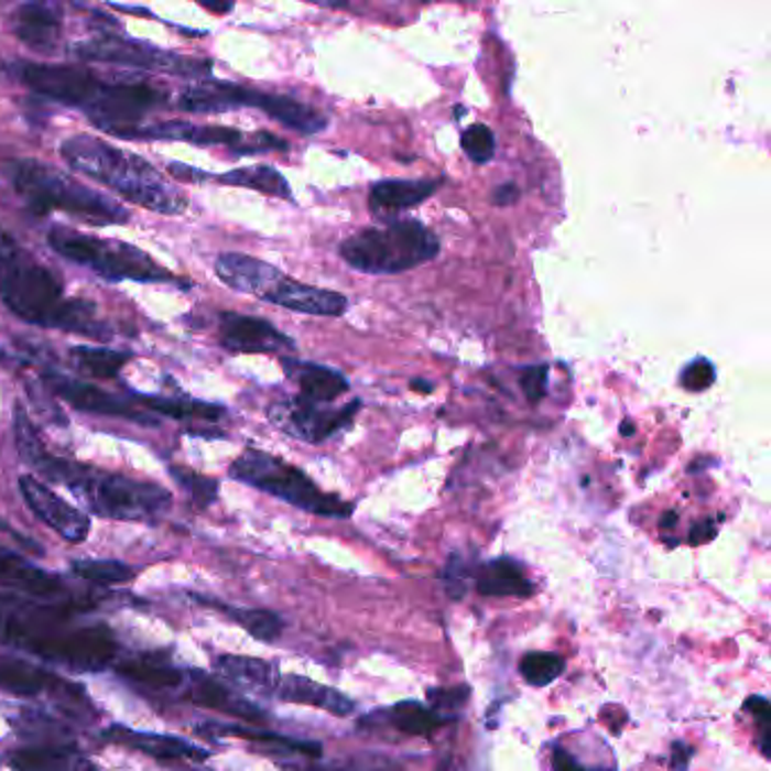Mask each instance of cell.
<instances>
[{
    "label": "cell",
    "instance_id": "obj_46",
    "mask_svg": "<svg viewBox=\"0 0 771 771\" xmlns=\"http://www.w3.org/2000/svg\"><path fill=\"white\" fill-rule=\"evenodd\" d=\"M745 710L747 713H753V717L760 721V728H762V753L769 756V719H771V704L756 695V697H749L745 702Z\"/></svg>",
    "mask_w": 771,
    "mask_h": 771
},
{
    "label": "cell",
    "instance_id": "obj_24",
    "mask_svg": "<svg viewBox=\"0 0 771 771\" xmlns=\"http://www.w3.org/2000/svg\"><path fill=\"white\" fill-rule=\"evenodd\" d=\"M14 34L36 53H53L62 36V17L53 6L28 3L12 17Z\"/></svg>",
    "mask_w": 771,
    "mask_h": 771
},
{
    "label": "cell",
    "instance_id": "obj_33",
    "mask_svg": "<svg viewBox=\"0 0 771 771\" xmlns=\"http://www.w3.org/2000/svg\"><path fill=\"white\" fill-rule=\"evenodd\" d=\"M137 401L152 410L154 414L177 419V421H220L227 410L218 403H204L195 399H173V397H154V394H137Z\"/></svg>",
    "mask_w": 771,
    "mask_h": 771
},
{
    "label": "cell",
    "instance_id": "obj_43",
    "mask_svg": "<svg viewBox=\"0 0 771 771\" xmlns=\"http://www.w3.org/2000/svg\"><path fill=\"white\" fill-rule=\"evenodd\" d=\"M715 378H717L715 365L708 362L706 358H697L681 371L678 382H681V388L688 390V392H706L708 388H713Z\"/></svg>",
    "mask_w": 771,
    "mask_h": 771
},
{
    "label": "cell",
    "instance_id": "obj_55",
    "mask_svg": "<svg viewBox=\"0 0 771 771\" xmlns=\"http://www.w3.org/2000/svg\"><path fill=\"white\" fill-rule=\"evenodd\" d=\"M633 431H636V427H633V423H629V421H625V423L620 425V433H622L625 437H631Z\"/></svg>",
    "mask_w": 771,
    "mask_h": 771
},
{
    "label": "cell",
    "instance_id": "obj_14",
    "mask_svg": "<svg viewBox=\"0 0 771 771\" xmlns=\"http://www.w3.org/2000/svg\"><path fill=\"white\" fill-rule=\"evenodd\" d=\"M116 654L118 642L111 629L105 625H89L68 629L57 640L46 661L62 663L70 670L100 672L116 661Z\"/></svg>",
    "mask_w": 771,
    "mask_h": 771
},
{
    "label": "cell",
    "instance_id": "obj_6",
    "mask_svg": "<svg viewBox=\"0 0 771 771\" xmlns=\"http://www.w3.org/2000/svg\"><path fill=\"white\" fill-rule=\"evenodd\" d=\"M439 249L442 242L433 229L416 220H394L349 236L339 245V256L365 274H401L435 261Z\"/></svg>",
    "mask_w": 771,
    "mask_h": 771
},
{
    "label": "cell",
    "instance_id": "obj_44",
    "mask_svg": "<svg viewBox=\"0 0 771 771\" xmlns=\"http://www.w3.org/2000/svg\"><path fill=\"white\" fill-rule=\"evenodd\" d=\"M521 388L530 403H539L547 392V367H528L521 373Z\"/></svg>",
    "mask_w": 771,
    "mask_h": 771
},
{
    "label": "cell",
    "instance_id": "obj_1",
    "mask_svg": "<svg viewBox=\"0 0 771 771\" xmlns=\"http://www.w3.org/2000/svg\"><path fill=\"white\" fill-rule=\"evenodd\" d=\"M10 77L36 96L64 107L79 109L100 132L122 139L130 130L141 127V120L167 105V94L141 79L109 82L94 70L70 64H6Z\"/></svg>",
    "mask_w": 771,
    "mask_h": 771
},
{
    "label": "cell",
    "instance_id": "obj_20",
    "mask_svg": "<svg viewBox=\"0 0 771 771\" xmlns=\"http://www.w3.org/2000/svg\"><path fill=\"white\" fill-rule=\"evenodd\" d=\"M216 276L236 292L265 298L268 292L283 279V272L261 259L247 253H220L216 261Z\"/></svg>",
    "mask_w": 771,
    "mask_h": 771
},
{
    "label": "cell",
    "instance_id": "obj_36",
    "mask_svg": "<svg viewBox=\"0 0 771 771\" xmlns=\"http://www.w3.org/2000/svg\"><path fill=\"white\" fill-rule=\"evenodd\" d=\"M390 721L408 736H431L444 719L416 702H401L390 708Z\"/></svg>",
    "mask_w": 771,
    "mask_h": 771
},
{
    "label": "cell",
    "instance_id": "obj_28",
    "mask_svg": "<svg viewBox=\"0 0 771 771\" xmlns=\"http://www.w3.org/2000/svg\"><path fill=\"white\" fill-rule=\"evenodd\" d=\"M59 688H66V685L44 667L21 659L0 656V691L17 697H39L48 691L57 693Z\"/></svg>",
    "mask_w": 771,
    "mask_h": 771
},
{
    "label": "cell",
    "instance_id": "obj_49",
    "mask_svg": "<svg viewBox=\"0 0 771 771\" xmlns=\"http://www.w3.org/2000/svg\"><path fill=\"white\" fill-rule=\"evenodd\" d=\"M695 751L691 747H685L683 742H674L672 747V771H688V764L693 760Z\"/></svg>",
    "mask_w": 771,
    "mask_h": 771
},
{
    "label": "cell",
    "instance_id": "obj_38",
    "mask_svg": "<svg viewBox=\"0 0 771 771\" xmlns=\"http://www.w3.org/2000/svg\"><path fill=\"white\" fill-rule=\"evenodd\" d=\"M283 771H401V767L392 760L384 758H349V760H335V762H298V760H285L279 762Z\"/></svg>",
    "mask_w": 771,
    "mask_h": 771
},
{
    "label": "cell",
    "instance_id": "obj_41",
    "mask_svg": "<svg viewBox=\"0 0 771 771\" xmlns=\"http://www.w3.org/2000/svg\"><path fill=\"white\" fill-rule=\"evenodd\" d=\"M170 476H173V480L188 493L191 502L197 509H206V507H210L213 502L218 500V493H220L218 480L206 478L202 474H195L193 468H184V466L170 468Z\"/></svg>",
    "mask_w": 771,
    "mask_h": 771
},
{
    "label": "cell",
    "instance_id": "obj_39",
    "mask_svg": "<svg viewBox=\"0 0 771 771\" xmlns=\"http://www.w3.org/2000/svg\"><path fill=\"white\" fill-rule=\"evenodd\" d=\"M70 571L87 579L91 584H100V586H111V584H124L134 577V568L127 566L122 562H113V560H79L70 564Z\"/></svg>",
    "mask_w": 771,
    "mask_h": 771
},
{
    "label": "cell",
    "instance_id": "obj_53",
    "mask_svg": "<svg viewBox=\"0 0 771 771\" xmlns=\"http://www.w3.org/2000/svg\"><path fill=\"white\" fill-rule=\"evenodd\" d=\"M202 8L208 10V12H216V14H225V12H231V10H234L231 3H229V6H208V3H202Z\"/></svg>",
    "mask_w": 771,
    "mask_h": 771
},
{
    "label": "cell",
    "instance_id": "obj_9",
    "mask_svg": "<svg viewBox=\"0 0 771 771\" xmlns=\"http://www.w3.org/2000/svg\"><path fill=\"white\" fill-rule=\"evenodd\" d=\"M229 476L238 482L261 489L274 498L290 502L296 509L326 519H349L354 504L339 496L324 493L302 468H296L265 450L249 448L229 468Z\"/></svg>",
    "mask_w": 771,
    "mask_h": 771
},
{
    "label": "cell",
    "instance_id": "obj_29",
    "mask_svg": "<svg viewBox=\"0 0 771 771\" xmlns=\"http://www.w3.org/2000/svg\"><path fill=\"white\" fill-rule=\"evenodd\" d=\"M476 586L489 597H530L534 593L523 566L507 556L482 564L476 573Z\"/></svg>",
    "mask_w": 771,
    "mask_h": 771
},
{
    "label": "cell",
    "instance_id": "obj_50",
    "mask_svg": "<svg viewBox=\"0 0 771 771\" xmlns=\"http://www.w3.org/2000/svg\"><path fill=\"white\" fill-rule=\"evenodd\" d=\"M715 534H717V525H715V521H702L699 525H695L693 528V532H691V543L693 545H702V543H708V541H713L715 539Z\"/></svg>",
    "mask_w": 771,
    "mask_h": 771
},
{
    "label": "cell",
    "instance_id": "obj_3",
    "mask_svg": "<svg viewBox=\"0 0 771 771\" xmlns=\"http://www.w3.org/2000/svg\"><path fill=\"white\" fill-rule=\"evenodd\" d=\"M0 302L28 324L109 339L96 304L68 298L62 279L6 231H0Z\"/></svg>",
    "mask_w": 771,
    "mask_h": 771
},
{
    "label": "cell",
    "instance_id": "obj_52",
    "mask_svg": "<svg viewBox=\"0 0 771 771\" xmlns=\"http://www.w3.org/2000/svg\"><path fill=\"white\" fill-rule=\"evenodd\" d=\"M412 390H416L421 394H427V392H433V384L431 382H421V378H419V380H412Z\"/></svg>",
    "mask_w": 771,
    "mask_h": 771
},
{
    "label": "cell",
    "instance_id": "obj_2",
    "mask_svg": "<svg viewBox=\"0 0 771 771\" xmlns=\"http://www.w3.org/2000/svg\"><path fill=\"white\" fill-rule=\"evenodd\" d=\"M14 439L19 457L41 478L64 485L89 511L113 521H152L173 507V493L156 482L127 478L109 470L51 455L25 410L14 405Z\"/></svg>",
    "mask_w": 771,
    "mask_h": 771
},
{
    "label": "cell",
    "instance_id": "obj_48",
    "mask_svg": "<svg viewBox=\"0 0 771 771\" xmlns=\"http://www.w3.org/2000/svg\"><path fill=\"white\" fill-rule=\"evenodd\" d=\"M552 771H588V769H584L568 751L554 749L552 751ZM590 771H616V769H590Z\"/></svg>",
    "mask_w": 771,
    "mask_h": 771
},
{
    "label": "cell",
    "instance_id": "obj_26",
    "mask_svg": "<svg viewBox=\"0 0 771 771\" xmlns=\"http://www.w3.org/2000/svg\"><path fill=\"white\" fill-rule=\"evenodd\" d=\"M0 586L17 588L30 597H57L64 593L59 577L36 568L23 556L0 550Z\"/></svg>",
    "mask_w": 771,
    "mask_h": 771
},
{
    "label": "cell",
    "instance_id": "obj_47",
    "mask_svg": "<svg viewBox=\"0 0 771 771\" xmlns=\"http://www.w3.org/2000/svg\"><path fill=\"white\" fill-rule=\"evenodd\" d=\"M464 564H459L457 556H453V560L448 562L446 566V573H444V579H446V590L459 599L464 593H466V573H464Z\"/></svg>",
    "mask_w": 771,
    "mask_h": 771
},
{
    "label": "cell",
    "instance_id": "obj_17",
    "mask_svg": "<svg viewBox=\"0 0 771 771\" xmlns=\"http://www.w3.org/2000/svg\"><path fill=\"white\" fill-rule=\"evenodd\" d=\"M220 345L231 354H292L294 339L263 317L220 313Z\"/></svg>",
    "mask_w": 771,
    "mask_h": 771
},
{
    "label": "cell",
    "instance_id": "obj_7",
    "mask_svg": "<svg viewBox=\"0 0 771 771\" xmlns=\"http://www.w3.org/2000/svg\"><path fill=\"white\" fill-rule=\"evenodd\" d=\"M238 107L259 109L272 120L290 127V130L308 137L319 134L328 127V116L313 105L283 94L249 89L234 82L204 79L199 84H191L180 96V109L188 113H222Z\"/></svg>",
    "mask_w": 771,
    "mask_h": 771
},
{
    "label": "cell",
    "instance_id": "obj_37",
    "mask_svg": "<svg viewBox=\"0 0 771 771\" xmlns=\"http://www.w3.org/2000/svg\"><path fill=\"white\" fill-rule=\"evenodd\" d=\"M216 607L222 609L231 620H236L253 638H259L263 642H274L283 631V620L268 609H236L227 605H216Z\"/></svg>",
    "mask_w": 771,
    "mask_h": 771
},
{
    "label": "cell",
    "instance_id": "obj_40",
    "mask_svg": "<svg viewBox=\"0 0 771 771\" xmlns=\"http://www.w3.org/2000/svg\"><path fill=\"white\" fill-rule=\"evenodd\" d=\"M521 674L530 685L545 688L566 672V661L554 652H530L521 661Z\"/></svg>",
    "mask_w": 771,
    "mask_h": 771
},
{
    "label": "cell",
    "instance_id": "obj_22",
    "mask_svg": "<svg viewBox=\"0 0 771 771\" xmlns=\"http://www.w3.org/2000/svg\"><path fill=\"white\" fill-rule=\"evenodd\" d=\"M100 738L105 742H111V745L143 751V753L159 758V760H206L208 758V751H204L202 747H197L184 738L134 731V728H127L120 724L105 728Z\"/></svg>",
    "mask_w": 771,
    "mask_h": 771
},
{
    "label": "cell",
    "instance_id": "obj_42",
    "mask_svg": "<svg viewBox=\"0 0 771 771\" xmlns=\"http://www.w3.org/2000/svg\"><path fill=\"white\" fill-rule=\"evenodd\" d=\"M461 150L474 163H489L496 154V137L487 124H470L461 134Z\"/></svg>",
    "mask_w": 771,
    "mask_h": 771
},
{
    "label": "cell",
    "instance_id": "obj_32",
    "mask_svg": "<svg viewBox=\"0 0 771 771\" xmlns=\"http://www.w3.org/2000/svg\"><path fill=\"white\" fill-rule=\"evenodd\" d=\"M204 180H216L218 184H225V186L251 188V191H259V193L270 195V197L285 199V202L294 199L287 180L272 165H247V167L229 170V173H225V175L204 173Z\"/></svg>",
    "mask_w": 771,
    "mask_h": 771
},
{
    "label": "cell",
    "instance_id": "obj_54",
    "mask_svg": "<svg viewBox=\"0 0 771 771\" xmlns=\"http://www.w3.org/2000/svg\"><path fill=\"white\" fill-rule=\"evenodd\" d=\"M674 523H676V513H674V511H667L665 517H663V521H661V525H663V528H674Z\"/></svg>",
    "mask_w": 771,
    "mask_h": 771
},
{
    "label": "cell",
    "instance_id": "obj_10",
    "mask_svg": "<svg viewBox=\"0 0 771 771\" xmlns=\"http://www.w3.org/2000/svg\"><path fill=\"white\" fill-rule=\"evenodd\" d=\"M73 605L41 602L36 597L0 593V645L44 659L55 642L73 629Z\"/></svg>",
    "mask_w": 771,
    "mask_h": 771
},
{
    "label": "cell",
    "instance_id": "obj_18",
    "mask_svg": "<svg viewBox=\"0 0 771 771\" xmlns=\"http://www.w3.org/2000/svg\"><path fill=\"white\" fill-rule=\"evenodd\" d=\"M263 302H270L292 313L313 315V317H341L349 311V298L345 294L298 283L294 279H287L285 274L268 292Z\"/></svg>",
    "mask_w": 771,
    "mask_h": 771
},
{
    "label": "cell",
    "instance_id": "obj_21",
    "mask_svg": "<svg viewBox=\"0 0 771 771\" xmlns=\"http://www.w3.org/2000/svg\"><path fill=\"white\" fill-rule=\"evenodd\" d=\"M188 678V699L195 706L216 710V713H225V715H236L249 721H265L268 715L265 710H261L256 704L247 702L245 697H240L238 693H234L227 683H222L220 678L210 676L206 672L199 670H191L186 672Z\"/></svg>",
    "mask_w": 771,
    "mask_h": 771
},
{
    "label": "cell",
    "instance_id": "obj_34",
    "mask_svg": "<svg viewBox=\"0 0 771 771\" xmlns=\"http://www.w3.org/2000/svg\"><path fill=\"white\" fill-rule=\"evenodd\" d=\"M116 672L120 676H124L127 681L145 685L150 691H170V688H180V685L186 681V672L170 665V663H161V661H150V659H134V661H124L116 667Z\"/></svg>",
    "mask_w": 771,
    "mask_h": 771
},
{
    "label": "cell",
    "instance_id": "obj_27",
    "mask_svg": "<svg viewBox=\"0 0 771 771\" xmlns=\"http://www.w3.org/2000/svg\"><path fill=\"white\" fill-rule=\"evenodd\" d=\"M216 670L234 685L249 693L259 695H274L276 685L281 681L279 667L270 661L263 659H251V656H234L225 654L216 661Z\"/></svg>",
    "mask_w": 771,
    "mask_h": 771
},
{
    "label": "cell",
    "instance_id": "obj_23",
    "mask_svg": "<svg viewBox=\"0 0 771 771\" xmlns=\"http://www.w3.org/2000/svg\"><path fill=\"white\" fill-rule=\"evenodd\" d=\"M281 365L285 376L296 382L298 397L311 403L328 405L351 390L347 376H341L330 367L292 358H281Z\"/></svg>",
    "mask_w": 771,
    "mask_h": 771
},
{
    "label": "cell",
    "instance_id": "obj_25",
    "mask_svg": "<svg viewBox=\"0 0 771 771\" xmlns=\"http://www.w3.org/2000/svg\"><path fill=\"white\" fill-rule=\"evenodd\" d=\"M276 695L283 702L322 708V710L337 715V717H347L356 710V704L347 695H341L339 691L328 688V685H322L313 678L296 676V674L281 676V681L276 685Z\"/></svg>",
    "mask_w": 771,
    "mask_h": 771
},
{
    "label": "cell",
    "instance_id": "obj_8",
    "mask_svg": "<svg viewBox=\"0 0 771 771\" xmlns=\"http://www.w3.org/2000/svg\"><path fill=\"white\" fill-rule=\"evenodd\" d=\"M48 245L62 259L89 268L107 281H139V283H180L150 253L120 240H102L68 227H53Z\"/></svg>",
    "mask_w": 771,
    "mask_h": 771
},
{
    "label": "cell",
    "instance_id": "obj_19",
    "mask_svg": "<svg viewBox=\"0 0 771 771\" xmlns=\"http://www.w3.org/2000/svg\"><path fill=\"white\" fill-rule=\"evenodd\" d=\"M444 180H384L369 191V210L380 222H392L401 213L431 199Z\"/></svg>",
    "mask_w": 771,
    "mask_h": 771
},
{
    "label": "cell",
    "instance_id": "obj_15",
    "mask_svg": "<svg viewBox=\"0 0 771 771\" xmlns=\"http://www.w3.org/2000/svg\"><path fill=\"white\" fill-rule=\"evenodd\" d=\"M44 384L57 394L62 401H66L70 408L87 412V414H102V416H120L130 419L141 425H156V419H150L141 410H137L130 401L118 399L91 382H82L75 378H68L59 371H44Z\"/></svg>",
    "mask_w": 771,
    "mask_h": 771
},
{
    "label": "cell",
    "instance_id": "obj_45",
    "mask_svg": "<svg viewBox=\"0 0 771 771\" xmlns=\"http://www.w3.org/2000/svg\"><path fill=\"white\" fill-rule=\"evenodd\" d=\"M470 691L464 688V685H459V688H433V691H427V699H431V704L435 708H448V710H457L464 706V702L468 699Z\"/></svg>",
    "mask_w": 771,
    "mask_h": 771
},
{
    "label": "cell",
    "instance_id": "obj_16",
    "mask_svg": "<svg viewBox=\"0 0 771 771\" xmlns=\"http://www.w3.org/2000/svg\"><path fill=\"white\" fill-rule=\"evenodd\" d=\"M19 489H21V496L25 498L28 507L34 511V517L44 521L62 539H66L70 543H82L84 539L89 536L91 521H89L87 513L68 504L51 487H46L34 476H21Z\"/></svg>",
    "mask_w": 771,
    "mask_h": 771
},
{
    "label": "cell",
    "instance_id": "obj_35",
    "mask_svg": "<svg viewBox=\"0 0 771 771\" xmlns=\"http://www.w3.org/2000/svg\"><path fill=\"white\" fill-rule=\"evenodd\" d=\"M70 358L75 367L91 378L111 380L120 373V369L132 360V354L116 351V349H98V347H75L70 349Z\"/></svg>",
    "mask_w": 771,
    "mask_h": 771
},
{
    "label": "cell",
    "instance_id": "obj_13",
    "mask_svg": "<svg viewBox=\"0 0 771 771\" xmlns=\"http://www.w3.org/2000/svg\"><path fill=\"white\" fill-rule=\"evenodd\" d=\"M360 405L362 403L356 399L345 408L333 410V408L311 403L302 397H290L272 403L268 408V416L272 425H276L281 433L294 439H302L306 444H324L335 435H339L341 431L351 427Z\"/></svg>",
    "mask_w": 771,
    "mask_h": 771
},
{
    "label": "cell",
    "instance_id": "obj_51",
    "mask_svg": "<svg viewBox=\"0 0 771 771\" xmlns=\"http://www.w3.org/2000/svg\"><path fill=\"white\" fill-rule=\"evenodd\" d=\"M521 191L517 184H502L500 188L493 191V204L496 206H511V204H517Z\"/></svg>",
    "mask_w": 771,
    "mask_h": 771
},
{
    "label": "cell",
    "instance_id": "obj_30",
    "mask_svg": "<svg viewBox=\"0 0 771 771\" xmlns=\"http://www.w3.org/2000/svg\"><path fill=\"white\" fill-rule=\"evenodd\" d=\"M8 764L12 771H98L96 764L68 747L17 749Z\"/></svg>",
    "mask_w": 771,
    "mask_h": 771
},
{
    "label": "cell",
    "instance_id": "obj_4",
    "mask_svg": "<svg viewBox=\"0 0 771 771\" xmlns=\"http://www.w3.org/2000/svg\"><path fill=\"white\" fill-rule=\"evenodd\" d=\"M59 154L75 173L109 186L122 199L148 210L180 216L188 208V197L170 184L150 161L98 137L75 134L62 143Z\"/></svg>",
    "mask_w": 771,
    "mask_h": 771
},
{
    "label": "cell",
    "instance_id": "obj_12",
    "mask_svg": "<svg viewBox=\"0 0 771 771\" xmlns=\"http://www.w3.org/2000/svg\"><path fill=\"white\" fill-rule=\"evenodd\" d=\"M124 141H182L191 145H225L234 150L236 154H256V152H270V150H287V143L274 134L259 132V134H242L234 127L222 124H195L186 120H165L154 124H141L137 130H130Z\"/></svg>",
    "mask_w": 771,
    "mask_h": 771
},
{
    "label": "cell",
    "instance_id": "obj_31",
    "mask_svg": "<svg viewBox=\"0 0 771 771\" xmlns=\"http://www.w3.org/2000/svg\"><path fill=\"white\" fill-rule=\"evenodd\" d=\"M197 731L202 736H234V738H242L247 742L261 745L268 751H276V753H302V756H311V758H319L322 756V745L317 742H304V740H292L272 731H259V728H247V726H229V724H202L197 726Z\"/></svg>",
    "mask_w": 771,
    "mask_h": 771
},
{
    "label": "cell",
    "instance_id": "obj_5",
    "mask_svg": "<svg viewBox=\"0 0 771 771\" xmlns=\"http://www.w3.org/2000/svg\"><path fill=\"white\" fill-rule=\"evenodd\" d=\"M12 186L34 216L62 210L70 218L96 227L124 225L130 220V210L124 206L41 161H17L12 165Z\"/></svg>",
    "mask_w": 771,
    "mask_h": 771
},
{
    "label": "cell",
    "instance_id": "obj_11",
    "mask_svg": "<svg viewBox=\"0 0 771 771\" xmlns=\"http://www.w3.org/2000/svg\"><path fill=\"white\" fill-rule=\"evenodd\" d=\"M73 55L87 62H102V64H116V66H130L141 70H156L167 75H188V77H204L210 73L213 64L208 59H191L173 51H163L145 41H134L124 36H96L89 41L75 44Z\"/></svg>",
    "mask_w": 771,
    "mask_h": 771
}]
</instances>
